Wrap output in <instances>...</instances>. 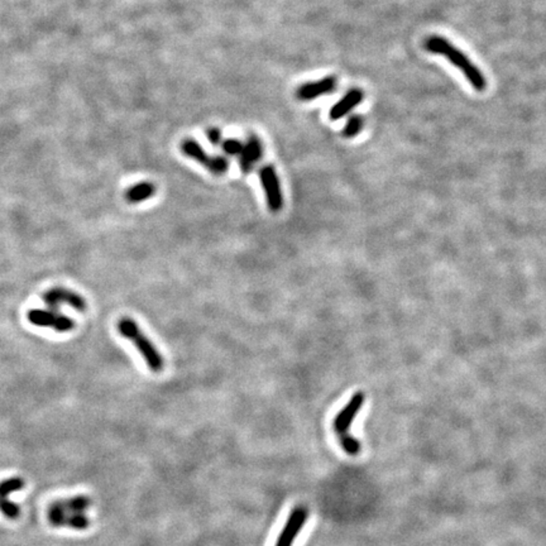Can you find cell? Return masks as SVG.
<instances>
[{
    "label": "cell",
    "mask_w": 546,
    "mask_h": 546,
    "mask_svg": "<svg viewBox=\"0 0 546 546\" xmlns=\"http://www.w3.org/2000/svg\"><path fill=\"white\" fill-rule=\"evenodd\" d=\"M309 519V510L305 506H296L291 511L282 531L280 533L275 546H292L300 531Z\"/></svg>",
    "instance_id": "obj_7"
},
{
    "label": "cell",
    "mask_w": 546,
    "mask_h": 546,
    "mask_svg": "<svg viewBox=\"0 0 546 546\" xmlns=\"http://www.w3.org/2000/svg\"><path fill=\"white\" fill-rule=\"evenodd\" d=\"M364 94L361 89H352L349 90L342 99L336 103V106L330 109L329 117L331 120H339L344 118L352 109L359 106L362 103Z\"/></svg>",
    "instance_id": "obj_12"
},
{
    "label": "cell",
    "mask_w": 546,
    "mask_h": 546,
    "mask_svg": "<svg viewBox=\"0 0 546 546\" xmlns=\"http://www.w3.org/2000/svg\"><path fill=\"white\" fill-rule=\"evenodd\" d=\"M26 487V482L20 477H12L0 483V512L9 520H17L22 513V508L14 502L13 496Z\"/></svg>",
    "instance_id": "obj_5"
},
{
    "label": "cell",
    "mask_w": 546,
    "mask_h": 546,
    "mask_svg": "<svg viewBox=\"0 0 546 546\" xmlns=\"http://www.w3.org/2000/svg\"><path fill=\"white\" fill-rule=\"evenodd\" d=\"M92 500L87 496H75L71 498L56 501L48 510V521L53 527L86 530L90 526L87 510L92 507Z\"/></svg>",
    "instance_id": "obj_1"
},
{
    "label": "cell",
    "mask_w": 546,
    "mask_h": 546,
    "mask_svg": "<svg viewBox=\"0 0 546 546\" xmlns=\"http://www.w3.org/2000/svg\"><path fill=\"white\" fill-rule=\"evenodd\" d=\"M366 401V396L363 392H357L352 396L348 403L338 412L334 422H333V429L336 430V434L340 438L344 435H348L349 429L352 422H354L358 412L361 411L363 405Z\"/></svg>",
    "instance_id": "obj_9"
},
{
    "label": "cell",
    "mask_w": 546,
    "mask_h": 546,
    "mask_svg": "<svg viewBox=\"0 0 546 546\" xmlns=\"http://www.w3.org/2000/svg\"><path fill=\"white\" fill-rule=\"evenodd\" d=\"M27 319L34 326L48 328L59 333H67L75 328V322L71 317L62 315L56 310L34 309L27 312Z\"/></svg>",
    "instance_id": "obj_4"
},
{
    "label": "cell",
    "mask_w": 546,
    "mask_h": 546,
    "mask_svg": "<svg viewBox=\"0 0 546 546\" xmlns=\"http://www.w3.org/2000/svg\"><path fill=\"white\" fill-rule=\"evenodd\" d=\"M229 168V161L224 156H214L211 159V164L208 170L217 176H222Z\"/></svg>",
    "instance_id": "obj_17"
},
{
    "label": "cell",
    "mask_w": 546,
    "mask_h": 546,
    "mask_svg": "<svg viewBox=\"0 0 546 546\" xmlns=\"http://www.w3.org/2000/svg\"><path fill=\"white\" fill-rule=\"evenodd\" d=\"M244 143L242 141L236 138L224 139L222 142L223 151L229 156H239L243 151Z\"/></svg>",
    "instance_id": "obj_18"
},
{
    "label": "cell",
    "mask_w": 546,
    "mask_h": 546,
    "mask_svg": "<svg viewBox=\"0 0 546 546\" xmlns=\"http://www.w3.org/2000/svg\"><path fill=\"white\" fill-rule=\"evenodd\" d=\"M264 156V145L261 139L250 134L244 143L243 151L239 155V167L244 175H248L257 162Z\"/></svg>",
    "instance_id": "obj_11"
},
{
    "label": "cell",
    "mask_w": 546,
    "mask_h": 546,
    "mask_svg": "<svg viewBox=\"0 0 546 546\" xmlns=\"http://www.w3.org/2000/svg\"><path fill=\"white\" fill-rule=\"evenodd\" d=\"M340 441V445H342L344 452L349 455H358L361 453V443L357 440L356 438L350 436V435H344L339 438Z\"/></svg>",
    "instance_id": "obj_16"
},
{
    "label": "cell",
    "mask_w": 546,
    "mask_h": 546,
    "mask_svg": "<svg viewBox=\"0 0 546 546\" xmlns=\"http://www.w3.org/2000/svg\"><path fill=\"white\" fill-rule=\"evenodd\" d=\"M425 47L429 52L444 56L450 61L452 65L458 67L477 92H483L487 89V80L480 73V69L474 65L466 53L461 52L458 47L453 46L447 38L440 36H430L425 41Z\"/></svg>",
    "instance_id": "obj_2"
},
{
    "label": "cell",
    "mask_w": 546,
    "mask_h": 546,
    "mask_svg": "<svg viewBox=\"0 0 546 546\" xmlns=\"http://www.w3.org/2000/svg\"><path fill=\"white\" fill-rule=\"evenodd\" d=\"M42 299L46 303L47 306H50L53 310L57 309L61 305H67V306H71L73 309L84 312L87 308V303H86L84 296H81L75 291L67 290V289H62V287H55V289L46 291Z\"/></svg>",
    "instance_id": "obj_8"
},
{
    "label": "cell",
    "mask_w": 546,
    "mask_h": 546,
    "mask_svg": "<svg viewBox=\"0 0 546 546\" xmlns=\"http://www.w3.org/2000/svg\"><path fill=\"white\" fill-rule=\"evenodd\" d=\"M363 128V119L359 115H353L348 119L347 124L343 128V136L345 138H354Z\"/></svg>",
    "instance_id": "obj_15"
},
{
    "label": "cell",
    "mask_w": 546,
    "mask_h": 546,
    "mask_svg": "<svg viewBox=\"0 0 546 546\" xmlns=\"http://www.w3.org/2000/svg\"><path fill=\"white\" fill-rule=\"evenodd\" d=\"M156 194V186L150 181H142L127 189L124 198L129 204H139L148 199L153 198Z\"/></svg>",
    "instance_id": "obj_13"
},
{
    "label": "cell",
    "mask_w": 546,
    "mask_h": 546,
    "mask_svg": "<svg viewBox=\"0 0 546 546\" xmlns=\"http://www.w3.org/2000/svg\"><path fill=\"white\" fill-rule=\"evenodd\" d=\"M259 180L264 187L267 205L272 213H278L283 208V195L280 178L273 166H264L259 170Z\"/></svg>",
    "instance_id": "obj_6"
},
{
    "label": "cell",
    "mask_w": 546,
    "mask_h": 546,
    "mask_svg": "<svg viewBox=\"0 0 546 546\" xmlns=\"http://www.w3.org/2000/svg\"><path fill=\"white\" fill-rule=\"evenodd\" d=\"M206 137H208L209 142H210L213 145H222V142H223V134H222V131H220L219 128H215V127L206 129Z\"/></svg>",
    "instance_id": "obj_19"
},
{
    "label": "cell",
    "mask_w": 546,
    "mask_h": 546,
    "mask_svg": "<svg viewBox=\"0 0 546 546\" xmlns=\"http://www.w3.org/2000/svg\"><path fill=\"white\" fill-rule=\"evenodd\" d=\"M338 86V80L334 76H326L317 81H311L303 84L296 90V98L301 101H310L317 99L323 95H328L334 92Z\"/></svg>",
    "instance_id": "obj_10"
},
{
    "label": "cell",
    "mask_w": 546,
    "mask_h": 546,
    "mask_svg": "<svg viewBox=\"0 0 546 546\" xmlns=\"http://www.w3.org/2000/svg\"><path fill=\"white\" fill-rule=\"evenodd\" d=\"M180 148H181V152L184 153L186 157L196 161L198 164L205 166L206 168L210 166L213 157H210V156L206 153V151L201 147V145L199 143L198 141L191 138L184 139V141L181 142V145H180Z\"/></svg>",
    "instance_id": "obj_14"
},
{
    "label": "cell",
    "mask_w": 546,
    "mask_h": 546,
    "mask_svg": "<svg viewBox=\"0 0 546 546\" xmlns=\"http://www.w3.org/2000/svg\"><path fill=\"white\" fill-rule=\"evenodd\" d=\"M117 329L119 334L128 339L129 342L134 343V347L138 349L141 356L143 357L148 368L152 372H161L165 366L164 357L158 352L157 348L153 345V343L139 330L138 324L136 323L131 317H122L117 324Z\"/></svg>",
    "instance_id": "obj_3"
}]
</instances>
